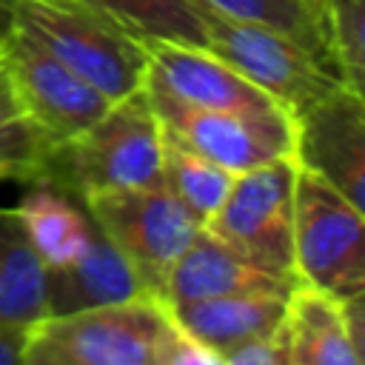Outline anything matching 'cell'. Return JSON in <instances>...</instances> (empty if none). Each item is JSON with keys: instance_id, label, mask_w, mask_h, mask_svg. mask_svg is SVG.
Wrapping results in <instances>:
<instances>
[{"instance_id": "cell-3", "label": "cell", "mask_w": 365, "mask_h": 365, "mask_svg": "<svg viewBox=\"0 0 365 365\" xmlns=\"http://www.w3.org/2000/svg\"><path fill=\"white\" fill-rule=\"evenodd\" d=\"M294 157H279L234 177L222 205L202 225L248 265L299 285L294 265Z\"/></svg>"}, {"instance_id": "cell-4", "label": "cell", "mask_w": 365, "mask_h": 365, "mask_svg": "<svg viewBox=\"0 0 365 365\" xmlns=\"http://www.w3.org/2000/svg\"><path fill=\"white\" fill-rule=\"evenodd\" d=\"M294 265L299 285L334 299L365 294V220L342 191L297 165Z\"/></svg>"}, {"instance_id": "cell-23", "label": "cell", "mask_w": 365, "mask_h": 365, "mask_svg": "<svg viewBox=\"0 0 365 365\" xmlns=\"http://www.w3.org/2000/svg\"><path fill=\"white\" fill-rule=\"evenodd\" d=\"M222 356L202 345L200 339H194L191 334H185L171 317L160 334L157 342V365H220Z\"/></svg>"}, {"instance_id": "cell-9", "label": "cell", "mask_w": 365, "mask_h": 365, "mask_svg": "<svg viewBox=\"0 0 365 365\" xmlns=\"http://www.w3.org/2000/svg\"><path fill=\"white\" fill-rule=\"evenodd\" d=\"M168 311L157 297H137L80 314L48 317L34 331L77 365H157Z\"/></svg>"}, {"instance_id": "cell-26", "label": "cell", "mask_w": 365, "mask_h": 365, "mask_svg": "<svg viewBox=\"0 0 365 365\" xmlns=\"http://www.w3.org/2000/svg\"><path fill=\"white\" fill-rule=\"evenodd\" d=\"M20 365H77V362L68 359L63 351H57L48 339H43V336L34 331V336H31V342H29L26 356H23Z\"/></svg>"}, {"instance_id": "cell-19", "label": "cell", "mask_w": 365, "mask_h": 365, "mask_svg": "<svg viewBox=\"0 0 365 365\" xmlns=\"http://www.w3.org/2000/svg\"><path fill=\"white\" fill-rule=\"evenodd\" d=\"M163 143V185L200 225H205L208 217L222 205L237 174L182 145L168 143L165 137Z\"/></svg>"}, {"instance_id": "cell-16", "label": "cell", "mask_w": 365, "mask_h": 365, "mask_svg": "<svg viewBox=\"0 0 365 365\" xmlns=\"http://www.w3.org/2000/svg\"><path fill=\"white\" fill-rule=\"evenodd\" d=\"M46 317V262L17 208H0V322L34 328Z\"/></svg>"}, {"instance_id": "cell-25", "label": "cell", "mask_w": 365, "mask_h": 365, "mask_svg": "<svg viewBox=\"0 0 365 365\" xmlns=\"http://www.w3.org/2000/svg\"><path fill=\"white\" fill-rule=\"evenodd\" d=\"M31 336H34V328H29V325H3L0 322V365H20Z\"/></svg>"}, {"instance_id": "cell-1", "label": "cell", "mask_w": 365, "mask_h": 365, "mask_svg": "<svg viewBox=\"0 0 365 365\" xmlns=\"http://www.w3.org/2000/svg\"><path fill=\"white\" fill-rule=\"evenodd\" d=\"M163 128L145 88L114 100L80 137L51 148L40 182L80 200L106 191L163 185Z\"/></svg>"}, {"instance_id": "cell-2", "label": "cell", "mask_w": 365, "mask_h": 365, "mask_svg": "<svg viewBox=\"0 0 365 365\" xmlns=\"http://www.w3.org/2000/svg\"><path fill=\"white\" fill-rule=\"evenodd\" d=\"M14 26L111 103L145 83V43L94 0H17Z\"/></svg>"}, {"instance_id": "cell-11", "label": "cell", "mask_w": 365, "mask_h": 365, "mask_svg": "<svg viewBox=\"0 0 365 365\" xmlns=\"http://www.w3.org/2000/svg\"><path fill=\"white\" fill-rule=\"evenodd\" d=\"M145 80L165 88L171 97L222 111H274L279 108L268 94L234 71L205 46L185 43H148ZM285 111V108H282Z\"/></svg>"}, {"instance_id": "cell-21", "label": "cell", "mask_w": 365, "mask_h": 365, "mask_svg": "<svg viewBox=\"0 0 365 365\" xmlns=\"http://www.w3.org/2000/svg\"><path fill=\"white\" fill-rule=\"evenodd\" d=\"M48 154L51 145L34 131L17 103L0 48V168H6L9 180L40 182Z\"/></svg>"}, {"instance_id": "cell-14", "label": "cell", "mask_w": 365, "mask_h": 365, "mask_svg": "<svg viewBox=\"0 0 365 365\" xmlns=\"http://www.w3.org/2000/svg\"><path fill=\"white\" fill-rule=\"evenodd\" d=\"M291 294H228L163 305L185 334L222 356L251 339L277 331L288 317Z\"/></svg>"}, {"instance_id": "cell-5", "label": "cell", "mask_w": 365, "mask_h": 365, "mask_svg": "<svg viewBox=\"0 0 365 365\" xmlns=\"http://www.w3.org/2000/svg\"><path fill=\"white\" fill-rule=\"evenodd\" d=\"M191 3L205 34V48L225 60L291 117L342 86L328 68H322L314 54H308L288 34L262 23L220 14L200 0Z\"/></svg>"}, {"instance_id": "cell-24", "label": "cell", "mask_w": 365, "mask_h": 365, "mask_svg": "<svg viewBox=\"0 0 365 365\" xmlns=\"http://www.w3.org/2000/svg\"><path fill=\"white\" fill-rule=\"evenodd\" d=\"M220 365H291V331H288V317L285 322L259 336V339H251L228 354H222V362Z\"/></svg>"}, {"instance_id": "cell-20", "label": "cell", "mask_w": 365, "mask_h": 365, "mask_svg": "<svg viewBox=\"0 0 365 365\" xmlns=\"http://www.w3.org/2000/svg\"><path fill=\"white\" fill-rule=\"evenodd\" d=\"M114 14L134 37L148 43L205 46L202 26L191 0H94Z\"/></svg>"}, {"instance_id": "cell-7", "label": "cell", "mask_w": 365, "mask_h": 365, "mask_svg": "<svg viewBox=\"0 0 365 365\" xmlns=\"http://www.w3.org/2000/svg\"><path fill=\"white\" fill-rule=\"evenodd\" d=\"M91 222L120 248L143 288L163 299L168 274L202 228L165 185L91 194L83 200Z\"/></svg>"}, {"instance_id": "cell-28", "label": "cell", "mask_w": 365, "mask_h": 365, "mask_svg": "<svg viewBox=\"0 0 365 365\" xmlns=\"http://www.w3.org/2000/svg\"><path fill=\"white\" fill-rule=\"evenodd\" d=\"M0 180H9V174H6V168H0Z\"/></svg>"}, {"instance_id": "cell-17", "label": "cell", "mask_w": 365, "mask_h": 365, "mask_svg": "<svg viewBox=\"0 0 365 365\" xmlns=\"http://www.w3.org/2000/svg\"><path fill=\"white\" fill-rule=\"evenodd\" d=\"M31 188L23 194V200L14 205L31 245L37 248L46 268H57L80 257L91 237L94 222L88 211H80L66 191L46 185V182H29Z\"/></svg>"}, {"instance_id": "cell-6", "label": "cell", "mask_w": 365, "mask_h": 365, "mask_svg": "<svg viewBox=\"0 0 365 365\" xmlns=\"http://www.w3.org/2000/svg\"><path fill=\"white\" fill-rule=\"evenodd\" d=\"M145 97L157 114L163 137L182 145L231 174H242L262 163L291 157L294 117L282 108L274 111H222L200 108L171 97L157 83H143Z\"/></svg>"}, {"instance_id": "cell-15", "label": "cell", "mask_w": 365, "mask_h": 365, "mask_svg": "<svg viewBox=\"0 0 365 365\" xmlns=\"http://www.w3.org/2000/svg\"><path fill=\"white\" fill-rule=\"evenodd\" d=\"M291 365H362V345L351 336L342 302L297 285L288 299Z\"/></svg>"}, {"instance_id": "cell-12", "label": "cell", "mask_w": 365, "mask_h": 365, "mask_svg": "<svg viewBox=\"0 0 365 365\" xmlns=\"http://www.w3.org/2000/svg\"><path fill=\"white\" fill-rule=\"evenodd\" d=\"M151 297L120 248L94 225L88 248L66 265L46 268V308L48 317L80 314L103 305ZM46 317V319H48Z\"/></svg>"}, {"instance_id": "cell-27", "label": "cell", "mask_w": 365, "mask_h": 365, "mask_svg": "<svg viewBox=\"0 0 365 365\" xmlns=\"http://www.w3.org/2000/svg\"><path fill=\"white\" fill-rule=\"evenodd\" d=\"M14 3L17 0H0V40L14 29Z\"/></svg>"}, {"instance_id": "cell-22", "label": "cell", "mask_w": 365, "mask_h": 365, "mask_svg": "<svg viewBox=\"0 0 365 365\" xmlns=\"http://www.w3.org/2000/svg\"><path fill=\"white\" fill-rule=\"evenodd\" d=\"M328 40L342 86L362 94L365 80V0H325Z\"/></svg>"}, {"instance_id": "cell-10", "label": "cell", "mask_w": 365, "mask_h": 365, "mask_svg": "<svg viewBox=\"0 0 365 365\" xmlns=\"http://www.w3.org/2000/svg\"><path fill=\"white\" fill-rule=\"evenodd\" d=\"M291 157L322 177L356 208H365V103L359 91L336 86L294 117Z\"/></svg>"}, {"instance_id": "cell-18", "label": "cell", "mask_w": 365, "mask_h": 365, "mask_svg": "<svg viewBox=\"0 0 365 365\" xmlns=\"http://www.w3.org/2000/svg\"><path fill=\"white\" fill-rule=\"evenodd\" d=\"M200 3L220 14L248 20V23H262L288 34L308 54H314L322 63V68H328L342 83L334 51H331V40H328L325 0H200Z\"/></svg>"}, {"instance_id": "cell-13", "label": "cell", "mask_w": 365, "mask_h": 365, "mask_svg": "<svg viewBox=\"0 0 365 365\" xmlns=\"http://www.w3.org/2000/svg\"><path fill=\"white\" fill-rule=\"evenodd\" d=\"M297 285H288L245 259H240L228 245H222L214 234L200 228L188 248L180 254L168 274L163 302H191L208 297H228V294H291Z\"/></svg>"}, {"instance_id": "cell-8", "label": "cell", "mask_w": 365, "mask_h": 365, "mask_svg": "<svg viewBox=\"0 0 365 365\" xmlns=\"http://www.w3.org/2000/svg\"><path fill=\"white\" fill-rule=\"evenodd\" d=\"M0 48L26 120L51 148L80 137L111 106L106 94L77 77L20 26L0 40Z\"/></svg>"}]
</instances>
